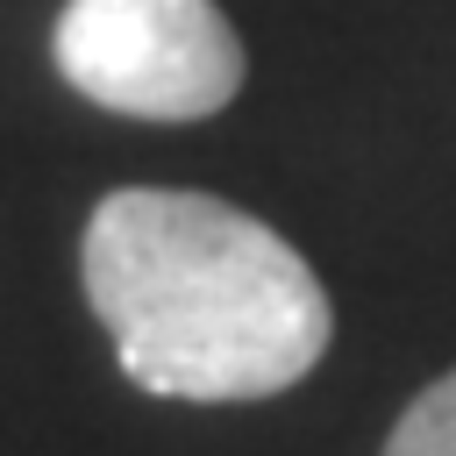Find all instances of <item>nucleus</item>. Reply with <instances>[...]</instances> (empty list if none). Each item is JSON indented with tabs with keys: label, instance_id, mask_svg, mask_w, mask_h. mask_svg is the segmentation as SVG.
Here are the masks:
<instances>
[{
	"label": "nucleus",
	"instance_id": "1",
	"mask_svg": "<svg viewBox=\"0 0 456 456\" xmlns=\"http://www.w3.org/2000/svg\"><path fill=\"white\" fill-rule=\"evenodd\" d=\"M86 299L157 399H271L335 335L314 264L278 228L171 185H121L93 207Z\"/></svg>",
	"mask_w": 456,
	"mask_h": 456
},
{
	"label": "nucleus",
	"instance_id": "2",
	"mask_svg": "<svg viewBox=\"0 0 456 456\" xmlns=\"http://www.w3.org/2000/svg\"><path fill=\"white\" fill-rule=\"evenodd\" d=\"M50 50L86 100L142 121L221 114L242 86V43L214 0H71Z\"/></svg>",
	"mask_w": 456,
	"mask_h": 456
},
{
	"label": "nucleus",
	"instance_id": "3",
	"mask_svg": "<svg viewBox=\"0 0 456 456\" xmlns=\"http://www.w3.org/2000/svg\"><path fill=\"white\" fill-rule=\"evenodd\" d=\"M385 456H456V370L435 378L399 413V428L385 435Z\"/></svg>",
	"mask_w": 456,
	"mask_h": 456
}]
</instances>
